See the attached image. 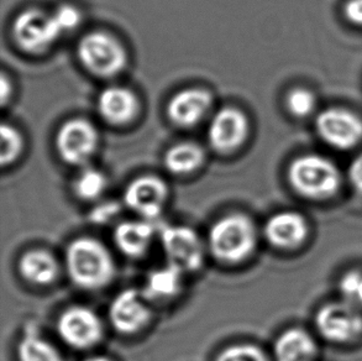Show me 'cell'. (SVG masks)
Instances as JSON below:
<instances>
[{
    "label": "cell",
    "mask_w": 362,
    "mask_h": 361,
    "mask_svg": "<svg viewBox=\"0 0 362 361\" xmlns=\"http://www.w3.org/2000/svg\"><path fill=\"white\" fill-rule=\"evenodd\" d=\"M57 333L69 347L86 350L95 347L103 339V322L90 308L74 306L59 316Z\"/></svg>",
    "instance_id": "cell-7"
},
{
    "label": "cell",
    "mask_w": 362,
    "mask_h": 361,
    "mask_svg": "<svg viewBox=\"0 0 362 361\" xmlns=\"http://www.w3.org/2000/svg\"><path fill=\"white\" fill-rule=\"evenodd\" d=\"M83 361H114L108 357L104 355H93V357H86Z\"/></svg>",
    "instance_id": "cell-33"
},
{
    "label": "cell",
    "mask_w": 362,
    "mask_h": 361,
    "mask_svg": "<svg viewBox=\"0 0 362 361\" xmlns=\"http://www.w3.org/2000/svg\"><path fill=\"white\" fill-rule=\"evenodd\" d=\"M16 352L19 361H64L59 349L31 328L23 334Z\"/></svg>",
    "instance_id": "cell-22"
},
{
    "label": "cell",
    "mask_w": 362,
    "mask_h": 361,
    "mask_svg": "<svg viewBox=\"0 0 362 361\" xmlns=\"http://www.w3.org/2000/svg\"><path fill=\"white\" fill-rule=\"evenodd\" d=\"M319 137L329 147L349 150L362 140V119L344 108H329L319 114L315 122Z\"/></svg>",
    "instance_id": "cell-10"
},
{
    "label": "cell",
    "mask_w": 362,
    "mask_h": 361,
    "mask_svg": "<svg viewBox=\"0 0 362 361\" xmlns=\"http://www.w3.org/2000/svg\"><path fill=\"white\" fill-rule=\"evenodd\" d=\"M214 361H269V359L257 345L251 343H239L221 350Z\"/></svg>",
    "instance_id": "cell-25"
},
{
    "label": "cell",
    "mask_w": 362,
    "mask_h": 361,
    "mask_svg": "<svg viewBox=\"0 0 362 361\" xmlns=\"http://www.w3.org/2000/svg\"><path fill=\"white\" fill-rule=\"evenodd\" d=\"M162 249L168 264L182 273L201 269L206 259V246L201 236L187 225H168L160 234Z\"/></svg>",
    "instance_id": "cell-5"
},
{
    "label": "cell",
    "mask_w": 362,
    "mask_h": 361,
    "mask_svg": "<svg viewBox=\"0 0 362 361\" xmlns=\"http://www.w3.org/2000/svg\"><path fill=\"white\" fill-rule=\"evenodd\" d=\"M119 213V205L117 203H104L97 207L92 213V218L97 223H107L113 219Z\"/></svg>",
    "instance_id": "cell-29"
},
{
    "label": "cell",
    "mask_w": 362,
    "mask_h": 361,
    "mask_svg": "<svg viewBox=\"0 0 362 361\" xmlns=\"http://www.w3.org/2000/svg\"><path fill=\"white\" fill-rule=\"evenodd\" d=\"M183 273L172 265L156 269L147 275L142 293L148 302H165L181 292Z\"/></svg>",
    "instance_id": "cell-20"
},
{
    "label": "cell",
    "mask_w": 362,
    "mask_h": 361,
    "mask_svg": "<svg viewBox=\"0 0 362 361\" xmlns=\"http://www.w3.org/2000/svg\"><path fill=\"white\" fill-rule=\"evenodd\" d=\"M249 137V120L240 109L221 108L211 119L208 137L211 147L219 152H231Z\"/></svg>",
    "instance_id": "cell-13"
},
{
    "label": "cell",
    "mask_w": 362,
    "mask_h": 361,
    "mask_svg": "<svg viewBox=\"0 0 362 361\" xmlns=\"http://www.w3.org/2000/svg\"><path fill=\"white\" fill-rule=\"evenodd\" d=\"M13 35L16 44L28 52H41L49 49L59 34L52 15L39 9L25 10L13 24Z\"/></svg>",
    "instance_id": "cell-12"
},
{
    "label": "cell",
    "mask_w": 362,
    "mask_h": 361,
    "mask_svg": "<svg viewBox=\"0 0 362 361\" xmlns=\"http://www.w3.org/2000/svg\"><path fill=\"white\" fill-rule=\"evenodd\" d=\"M24 147L23 137L14 127L9 124H3L1 125V164L3 166H6L13 162L21 155Z\"/></svg>",
    "instance_id": "cell-26"
},
{
    "label": "cell",
    "mask_w": 362,
    "mask_h": 361,
    "mask_svg": "<svg viewBox=\"0 0 362 361\" xmlns=\"http://www.w3.org/2000/svg\"><path fill=\"white\" fill-rule=\"evenodd\" d=\"M204 161V151L194 142H180L172 147L165 155V166L167 170L185 176L197 171Z\"/></svg>",
    "instance_id": "cell-21"
},
{
    "label": "cell",
    "mask_w": 362,
    "mask_h": 361,
    "mask_svg": "<svg viewBox=\"0 0 362 361\" xmlns=\"http://www.w3.org/2000/svg\"><path fill=\"white\" fill-rule=\"evenodd\" d=\"M274 361H315L318 347L314 338L300 328L284 331L274 343Z\"/></svg>",
    "instance_id": "cell-19"
},
{
    "label": "cell",
    "mask_w": 362,
    "mask_h": 361,
    "mask_svg": "<svg viewBox=\"0 0 362 361\" xmlns=\"http://www.w3.org/2000/svg\"><path fill=\"white\" fill-rule=\"evenodd\" d=\"M309 227L303 215L297 212H279L264 227V238L269 244L282 250L298 248L308 238Z\"/></svg>",
    "instance_id": "cell-14"
},
{
    "label": "cell",
    "mask_w": 362,
    "mask_h": 361,
    "mask_svg": "<svg viewBox=\"0 0 362 361\" xmlns=\"http://www.w3.org/2000/svg\"><path fill=\"white\" fill-rule=\"evenodd\" d=\"M349 180L354 188L362 193V154H360L350 165Z\"/></svg>",
    "instance_id": "cell-31"
},
{
    "label": "cell",
    "mask_w": 362,
    "mask_h": 361,
    "mask_svg": "<svg viewBox=\"0 0 362 361\" xmlns=\"http://www.w3.org/2000/svg\"><path fill=\"white\" fill-rule=\"evenodd\" d=\"M10 91H11V84H9V81L6 79V76L1 77V98H3V103L9 98Z\"/></svg>",
    "instance_id": "cell-32"
},
{
    "label": "cell",
    "mask_w": 362,
    "mask_h": 361,
    "mask_svg": "<svg viewBox=\"0 0 362 361\" xmlns=\"http://www.w3.org/2000/svg\"><path fill=\"white\" fill-rule=\"evenodd\" d=\"M344 13L350 23L362 26V0H348Z\"/></svg>",
    "instance_id": "cell-30"
},
{
    "label": "cell",
    "mask_w": 362,
    "mask_h": 361,
    "mask_svg": "<svg viewBox=\"0 0 362 361\" xmlns=\"http://www.w3.org/2000/svg\"><path fill=\"white\" fill-rule=\"evenodd\" d=\"M289 185L309 200L333 197L341 185L338 167L327 157L308 154L297 157L288 167Z\"/></svg>",
    "instance_id": "cell-3"
},
{
    "label": "cell",
    "mask_w": 362,
    "mask_h": 361,
    "mask_svg": "<svg viewBox=\"0 0 362 361\" xmlns=\"http://www.w3.org/2000/svg\"><path fill=\"white\" fill-rule=\"evenodd\" d=\"M168 187L166 182L153 175L132 180L124 192V203L141 219H156L166 207Z\"/></svg>",
    "instance_id": "cell-9"
},
{
    "label": "cell",
    "mask_w": 362,
    "mask_h": 361,
    "mask_svg": "<svg viewBox=\"0 0 362 361\" xmlns=\"http://www.w3.org/2000/svg\"><path fill=\"white\" fill-rule=\"evenodd\" d=\"M286 104L288 112L293 117L305 118L313 113L317 99L308 89L294 88L288 93Z\"/></svg>",
    "instance_id": "cell-27"
},
{
    "label": "cell",
    "mask_w": 362,
    "mask_h": 361,
    "mask_svg": "<svg viewBox=\"0 0 362 361\" xmlns=\"http://www.w3.org/2000/svg\"><path fill=\"white\" fill-rule=\"evenodd\" d=\"M108 180L103 172L95 168H84L83 171L76 177L74 182V190L76 195L83 200H98L107 190Z\"/></svg>",
    "instance_id": "cell-23"
},
{
    "label": "cell",
    "mask_w": 362,
    "mask_h": 361,
    "mask_svg": "<svg viewBox=\"0 0 362 361\" xmlns=\"http://www.w3.org/2000/svg\"><path fill=\"white\" fill-rule=\"evenodd\" d=\"M99 135L92 122L72 119L59 129L56 145L59 156L74 166H83L98 149Z\"/></svg>",
    "instance_id": "cell-8"
},
{
    "label": "cell",
    "mask_w": 362,
    "mask_h": 361,
    "mask_svg": "<svg viewBox=\"0 0 362 361\" xmlns=\"http://www.w3.org/2000/svg\"><path fill=\"white\" fill-rule=\"evenodd\" d=\"M257 228L249 215L231 213L211 225L208 235V249L221 264L244 263L257 246Z\"/></svg>",
    "instance_id": "cell-2"
},
{
    "label": "cell",
    "mask_w": 362,
    "mask_h": 361,
    "mask_svg": "<svg viewBox=\"0 0 362 361\" xmlns=\"http://www.w3.org/2000/svg\"><path fill=\"white\" fill-rule=\"evenodd\" d=\"M152 312L148 299L142 291L127 288L118 293L109 307L112 327L124 336L140 332L151 321Z\"/></svg>",
    "instance_id": "cell-11"
},
{
    "label": "cell",
    "mask_w": 362,
    "mask_h": 361,
    "mask_svg": "<svg viewBox=\"0 0 362 361\" xmlns=\"http://www.w3.org/2000/svg\"><path fill=\"white\" fill-rule=\"evenodd\" d=\"M20 276L34 286H49L59 275V260L52 253L44 249L26 251L18 264Z\"/></svg>",
    "instance_id": "cell-18"
},
{
    "label": "cell",
    "mask_w": 362,
    "mask_h": 361,
    "mask_svg": "<svg viewBox=\"0 0 362 361\" xmlns=\"http://www.w3.org/2000/svg\"><path fill=\"white\" fill-rule=\"evenodd\" d=\"M78 57L89 72L99 77H113L127 64V50L113 35L90 33L81 40Z\"/></svg>",
    "instance_id": "cell-4"
},
{
    "label": "cell",
    "mask_w": 362,
    "mask_h": 361,
    "mask_svg": "<svg viewBox=\"0 0 362 361\" xmlns=\"http://www.w3.org/2000/svg\"><path fill=\"white\" fill-rule=\"evenodd\" d=\"M211 104L213 98L206 89H183L171 98L167 114L171 122L178 127H193L206 118Z\"/></svg>",
    "instance_id": "cell-15"
},
{
    "label": "cell",
    "mask_w": 362,
    "mask_h": 361,
    "mask_svg": "<svg viewBox=\"0 0 362 361\" xmlns=\"http://www.w3.org/2000/svg\"><path fill=\"white\" fill-rule=\"evenodd\" d=\"M341 299L362 311V271L350 270L339 280Z\"/></svg>",
    "instance_id": "cell-24"
},
{
    "label": "cell",
    "mask_w": 362,
    "mask_h": 361,
    "mask_svg": "<svg viewBox=\"0 0 362 361\" xmlns=\"http://www.w3.org/2000/svg\"><path fill=\"white\" fill-rule=\"evenodd\" d=\"M136 94L122 86L104 89L98 98V110L104 120L114 125H124L135 119L139 112Z\"/></svg>",
    "instance_id": "cell-16"
},
{
    "label": "cell",
    "mask_w": 362,
    "mask_h": 361,
    "mask_svg": "<svg viewBox=\"0 0 362 361\" xmlns=\"http://www.w3.org/2000/svg\"><path fill=\"white\" fill-rule=\"evenodd\" d=\"M155 229L148 220H125L114 229V243L129 258H141L151 248Z\"/></svg>",
    "instance_id": "cell-17"
},
{
    "label": "cell",
    "mask_w": 362,
    "mask_h": 361,
    "mask_svg": "<svg viewBox=\"0 0 362 361\" xmlns=\"http://www.w3.org/2000/svg\"><path fill=\"white\" fill-rule=\"evenodd\" d=\"M64 266L76 286L92 291L108 286L117 273L108 248L90 236H81L69 243L64 254Z\"/></svg>",
    "instance_id": "cell-1"
},
{
    "label": "cell",
    "mask_w": 362,
    "mask_h": 361,
    "mask_svg": "<svg viewBox=\"0 0 362 361\" xmlns=\"http://www.w3.org/2000/svg\"><path fill=\"white\" fill-rule=\"evenodd\" d=\"M315 327L328 342H353L362 334V311L343 299L327 303L315 314Z\"/></svg>",
    "instance_id": "cell-6"
},
{
    "label": "cell",
    "mask_w": 362,
    "mask_h": 361,
    "mask_svg": "<svg viewBox=\"0 0 362 361\" xmlns=\"http://www.w3.org/2000/svg\"><path fill=\"white\" fill-rule=\"evenodd\" d=\"M51 15L61 35L67 34L77 29L82 19L79 10L74 8V5H62Z\"/></svg>",
    "instance_id": "cell-28"
}]
</instances>
